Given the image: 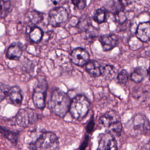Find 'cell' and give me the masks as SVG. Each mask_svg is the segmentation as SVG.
<instances>
[{
	"label": "cell",
	"instance_id": "6da1fadb",
	"mask_svg": "<svg viewBox=\"0 0 150 150\" xmlns=\"http://www.w3.org/2000/svg\"><path fill=\"white\" fill-rule=\"evenodd\" d=\"M71 101L66 93L60 89H56L51 96L50 107L56 115L63 117L69 111Z\"/></svg>",
	"mask_w": 150,
	"mask_h": 150
},
{
	"label": "cell",
	"instance_id": "7a4b0ae2",
	"mask_svg": "<svg viewBox=\"0 0 150 150\" xmlns=\"http://www.w3.org/2000/svg\"><path fill=\"white\" fill-rule=\"evenodd\" d=\"M90 103L87 98L82 94L76 96L71 101L69 111L76 120H81L87 114Z\"/></svg>",
	"mask_w": 150,
	"mask_h": 150
},
{
	"label": "cell",
	"instance_id": "3957f363",
	"mask_svg": "<svg viewBox=\"0 0 150 150\" xmlns=\"http://www.w3.org/2000/svg\"><path fill=\"white\" fill-rule=\"evenodd\" d=\"M58 148V138L52 132L43 133L34 144L35 150H57Z\"/></svg>",
	"mask_w": 150,
	"mask_h": 150
},
{
	"label": "cell",
	"instance_id": "277c9868",
	"mask_svg": "<svg viewBox=\"0 0 150 150\" xmlns=\"http://www.w3.org/2000/svg\"><path fill=\"white\" fill-rule=\"evenodd\" d=\"M47 89V83L46 80L42 79L39 80L32 96L33 102L36 108L43 109L45 107Z\"/></svg>",
	"mask_w": 150,
	"mask_h": 150
},
{
	"label": "cell",
	"instance_id": "5b68a950",
	"mask_svg": "<svg viewBox=\"0 0 150 150\" xmlns=\"http://www.w3.org/2000/svg\"><path fill=\"white\" fill-rule=\"evenodd\" d=\"M129 127L137 134H146L150 132V123L147 118L141 114H136L129 121Z\"/></svg>",
	"mask_w": 150,
	"mask_h": 150
},
{
	"label": "cell",
	"instance_id": "8992f818",
	"mask_svg": "<svg viewBox=\"0 0 150 150\" xmlns=\"http://www.w3.org/2000/svg\"><path fill=\"white\" fill-rule=\"evenodd\" d=\"M39 118L38 114L30 108L20 110L16 115V122L21 127H25L36 122Z\"/></svg>",
	"mask_w": 150,
	"mask_h": 150
},
{
	"label": "cell",
	"instance_id": "52a82bcc",
	"mask_svg": "<svg viewBox=\"0 0 150 150\" xmlns=\"http://www.w3.org/2000/svg\"><path fill=\"white\" fill-rule=\"evenodd\" d=\"M67 19L68 13L64 7H56L49 12V23L53 27L59 26L65 22Z\"/></svg>",
	"mask_w": 150,
	"mask_h": 150
},
{
	"label": "cell",
	"instance_id": "ba28073f",
	"mask_svg": "<svg viewBox=\"0 0 150 150\" xmlns=\"http://www.w3.org/2000/svg\"><path fill=\"white\" fill-rule=\"evenodd\" d=\"M97 150H118L114 136L108 132L103 134L99 139Z\"/></svg>",
	"mask_w": 150,
	"mask_h": 150
},
{
	"label": "cell",
	"instance_id": "9c48e42d",
	"mask_svg": "<svg viewBox=\"0 0 150 150\" xmlns=\"http://www.w3.org/2000/svg\"><path fill=\"white\" fill-rule=\"evenodd\" d=\"M70 59L74 64L79 66H83L89 62L90 55L86 49L77 47L71 52Z\"/></svg>",
	"mask_w": 150,
	"mask_h": 150
},
{
	"label": "cell",
	"instance_id": "30bf717a",
	"mask_svg": "<svg viewBox=\"0 0 150 150\" xmlns=\"http://www.w3.org/2000/svg\"><path fill=\"white\" fill-rule=\"evenodd\" d=\"M120 119L118 113L114 111L105 112L99 119V124L103 127L109 128L115 123L120 122Z\"/></svg>",
	"mask_w": 150,
	"mask_h": 150
},
{
	"label": "cell",
	"instance_id": "8fae6325",
	"mask_svg": "<svg viewBox=\"0 0 150 150\" xmlns=\"http://www.w3.org/2000/svg\"><path fill=\"white\" fill-rule=\"evenodd\" d=\"M136 36L142 42L150 40V22H145L139 23L136 30Z\"/></svg>",
	"mask_w": 150,
	"mask_h": 150
},
{
	"label": "cell",
	"instance_id": "7c38bea8",
	"mask_svg": "<svg viewBox=\"0 0 150 150\" xmlns=\"http://www.w3.org/2000/svg\"><path fill=\"white\" fill-rule=\"evenodd\" d=\"M99 41L103 50L108 51L117 45L118 38L115 35H104L100 37Z\"/></svg>",
	"mask_w": 150,
	"mask_h": 150
},
{
	"label": "cell",
	"instance_id": "4fadbf2b",
	"mask_svg": "<svg viewBox=\"0 0 150 150\" xmlns=\"http://www.w3.org/2000/svg\"><path fill=\"white\" fill-rule=\"evenodd\" d=\"M22 53V49L21 44L18 43H12L7 49L6 56L11 60H18Z\"/></svg>",
	"mask_w": 150,
	"mask_h": 150
},
{
	"label": "cell",
	"instance_id": "5bb4252c",
	"mask_svg": "<svg viewBox=\"0 0 150 150\" xmlns=\"http://www.w3.org/2000/svg\"><path fill=\"white\" fill-rule=\"evenodd\" d=\"M103 66L96 60L89 61L86 64V71L93 77H97L101 76Z\"/></svg>",
	"mask_w": 150,
	"mask_h": 150
},
{
	"label": "cell",
	"instance_id": "9a60e30c",
	"mask_svg": "<svg viewBox=\"0 0 150 150\" xmlns=\"http://www.w3.org/2000/svg\"><path fill=\"white\" fill-rule=\"evenodd\" d=\"M8 96L11 102L16 106H20L22 104L23 96L20 88L18 86H13L10 88Z\"/></svg>",
	"mask_w": 150,
	"mask_h": 150
},
{
	"label": "cell",
	"instance_id": "2e32d148",
	"mask_svg": "<svg viewBox=\"0 0 150 150\" xmlns=\"http://www.w3.org/2000/svg\"><path fill=\"white\" fill-rule=\"evenodd\" d=\"M106 6L104 8L107 11L115 15L121 12H123L124 10V5L122 0H109Z\"/></svg>",
	"mask_w": 150,
	"mask_h": 150
},
{
	"label": "cell",
	"instance_id": "e0dca14e",
	"mask_svg": "<svg viewBox=\"0 0 150 150\" xmlns=\"http://www.w3.org/2000/svg\"><path fill=\"white\" fill-rule=\"evenodd\" d=\"M133 97L142 101H145L150 98V88L139 87L134 91Z\"/></svg>",
	"mask_w": 150,
	"mask_h": 150
},
{
	"label": "cell",
	"instance_id": "ac0fdd59",
	"mask_svg": "<svg viewBox=\"0 0 150 150\" xmlns=\"http://www.w3.org/2000/svg\"><path fill=\"white\" fill-rule=\"evenodd\" d=\"M29 34L31 41L34 43H39L42 40L43 35L41 29L34 26H30Z\"/></svg>",
	"mask_w": 150,
	"mask_h": 150
},
{
	"label": "cell",
	"instance_id": "d6986e66",
	"mask_svg": "<svg viewBox=\"0 0 150 150\" xmlns=\"http://www.w3.org/2000/svg\"><path fill=\"white\" fill-rule=\"evenodd\" d=\"M107 10L104 7H102L97 9L95 11L93 16V19L96 22L98 23H101L107 20Z\"/></svg>",
	"mask_w": 150,
	"mask_h": 150
},
{
	"label": "cell",
	"instance_id": "ffe728a7",
	"mask_svg": "<svg viewBox=\"0 0 150 150\" xmlns=\"http://www.w3.org/2000/svg\"><path fill=\"white\" fill-rule=\"evenodd\" d=\"M146 74V71L145 70H144L142 67H137L131 73L130 79L135 83H138L141 82L144 80Z\"/></svg>",
	"mask_w": 150,
	"mask_h": 150
},
{
	"label": "cell",
	"instance_id": "44dd1931",
	"mask_svg": "<svg viewBox=\"0 0 150 150\" xmlns=\"http://www.w3.org/2000/svg\"><path fill=\"white\" fill-rule=\"evenodd\" d=\"M27 18L30 22V25H34L41 22L43 19V15L40 12L32 11L27 13Z\"/></svg>",
	"mask_w": 150,
	"mask_h": 150
},
{
	"label": "cell",
	"instance_id": "7402d4cb",
	"mask_svg": "<svg viewBox=\"0 0 150 150\" xmlns=\"http://www.w3.org/2000/svg\"><path fill=\"white\" fill-rule=\"evenodd\" d=\"M116 73H117V70L114 66L109 64L103 66L101 76L107 79H112L114 77Z\"/></svg>",
	"mask_w": 150,
	"mask_h": 150
},
{
	"label": "cell",
	"instance_id": "603a6c76",
	"mask_svg": "<svg viewBox=\"0 0 150 150\" xmlns=\"http://www.w3.org/2000/svg\"><path fill=\"white\" fill-rule=\"evenodd\" d=\"M0 133L12 142H16L18 137V134L4 128L0 126Z\"/></svg>",
	"mask_w": 150,
	"mask_h": 150
},
{
	"label": "cell",
	"instance_id": "cb8c5ba5",
	"mask_svg": "<svg viewBox=\"0 0 150 150\" xmlns=\"http://www.w3.org/2000/svg\"><path fill=\"white\" fill-rule=\"evenodd\" d=\"M11 7V0H0V17L5 18Z\"/></svg>",
	"mask_w": 150,
	"mask_h": 150
},
{
	"label": "cell",
	"instance_id": "d4e9b609",
	"mask_svg": "<svg viewBox=\"0 0 150 150\" xmlns=\"http://www.w3.org/2000/svg\"><path fill=\"white\" fill-rule=\"evenodd\" d=\"M128 73L125 70H122L117 75V80L121 84H125L128 80Z\"/></svg>",
	"mask_w": 150,
	"mask_h": 150
},
{
	"label": "cell",
	"instance_id": "484cf974",
	"mask_svg": "<svg viewBox=\"0 0 150 150\" xmlns=\"http://www.w3.org/2000/svg\"><path fill=\"white\" fill-rule=\"evenodd\" d=\"M10 88L8 86L0 82V102L4 100L8 96Z\"/></svg>",
	"mask_w": 150,
	"mask_h": 150
},
{
	"label": "cell",
	"instance_id": "4316f807",
	"mask_svg": "<svg viewBox=\"0 0 150 150\" xmlns=\"http://www.w3.org/2000/svg\"><path fill=\"white\" fill-rule=\"evenodd\" d=\"M115 21L120 24H124L127 21V16L124 13V11L121 12L115 15Z\"/></svg>",
	"mask_w": 150,
	"mask_h": 150
},
{
	"label": "cell",
	"instance_id": "83f0119b",
	"mask_svg": "<svg viewBox=\"0 0 150 150\" xmlns=\"http://www.w3.org/2000/svg\"><path fill=\"white\" fill-rule=\"evenodd\" d=\"M71 2L79 9H84L86 5V0H71Z\"/></svg>",
	"mask_w": 150,
	"mask_h": 150
},
{
	"label": "cell",
	"instance_id": "f1b7e54d",
	"mask_svg": "<svg viewBox=\"0 0 150 150\" xmlns=\"http://www.w3.org/2000/svg\"><path fill=\"white\" fill-rule=\"evenodd\" d=\"M93 121H90L87 126V131L88 132H91L93 128Z\"/></svg>",
	"mask_w": 150,
	"mask_h": 150
},
{
	"label": "cell",
	"instance_id": "f546056e",
	"mask_svg": "<svg viewBox=\"0 0 150 150\" xmlns=\"http://www.w3.org/2000/svg\"><path fill=\"white\" fill-rule=\"evenodd\" d=\"M138 0H125L126 4L127 5H131L134 2H136L137 1H138Z\"/></svg>",
	"mask_w": 150,
	"mask_h": 150
},
{
	"label": "cell",
	"instance_id": "4dcf8cb0",
	"mask_svg": "<svg viewBox=\"0 0 150 150\" xmlns=\"http://www.w3.org/2000/svg\"><path fill=\"white\" fill-rule=\"evenodd\" d=\"M145 150H150V143L145 146Z\"/></svg>",
	"mask_w": 150,
	"mask_h": 150
},
{
	"label": "cell",
	"instance_id": "1f68e13d",
	"mask_svg": "<svg viewBox=\"0 0 150 150\" xmlns=\"http://www.w3.org/2000/svg\"><path fill=\"white\" fill-rule=\"evenodd\" d=\"M147 73H148V77H149V80H150V66H149V69L147 71Z\"/></svg>",
	"mask_w": 150,
	"mask_h": 150
}]
</instances>
